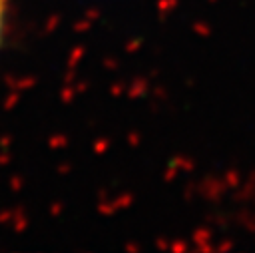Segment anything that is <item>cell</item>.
I'll return each instance as SVG.
<instances>
[{
  "instance_id": "6da1fadb",
  "label": "cell",
  "mask_w": 255,
  "mask_h": 253,
  "mask_svg": "<svg viewBox=\"0 0 255 253\" xmlns=\"http://www.w3.org/2000/svg\"><path fill=\"white\" fill-rule=\"evenodd\" d=\"M8 8H10V0H0V52L6 40V24H8Z\"/></svg>"
}]
</instances>
